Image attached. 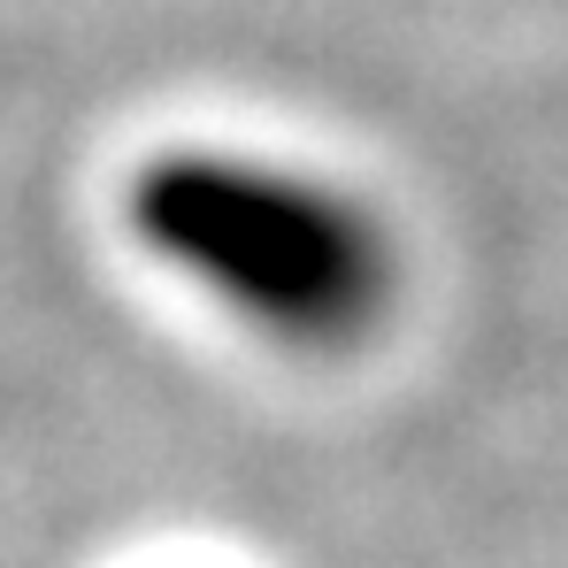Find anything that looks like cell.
<instances>
[{"mask_svg":"<svg viewBox=\"0 0 568 568\" xmlns=\"http://www.w3.org/2000/svg\"><path fill=\"white\" fill-rule=\"evenodd\" d=\"M131 239L277 346H354L392 307V231L307 170L170 146L123 192Z\"/></svg>","mask_w":568,"mask_h":568,"instance_id":"1","label":"cell"}]
</instances>
